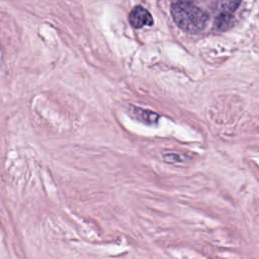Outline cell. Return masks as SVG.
I'll return each mask as SVG.
<instances>
[{"mask_svg": "<svg viewBox=\"0 0 259 259\" xmlns=\"http://www.w3.org/2000/svg\"><path fill=\"white\" fill-rule=\"evenodd\" d=\"M171 14L180 28L191 33L201 31L208 19L203 10L188 2L174 3L171 6Z\"/></svg>", "mask_w": 259, "mask_h": 259, "instance_id": "cell-1", "label": "cell"}, {"mask_svg": "<svg viewBox=\"0 0 259 259\" xmlns=\"http://www.w3.org/2000/svg\"><path fill=\"white\" fill-rule=\"evenodd\" d=\"M128 20L135 28H141L153 24L152 15L142 6H136L132 9L128 15Z\"/></svg>", "mask_w": 259, "mask_h": 259, "instance_id": "cell-2", "label": "cell"}, {"mask_svg": "<svg viewBox=\"0 0 259 259\" xmlns=\"http://www.w3.org/2000/svg\"><path fill=\"white\" fill-rule=\"evenodd\" d=\"M241 0H217L219 15L232 16V13L239 7Z\"/></svg>", "mask_w": 259, "mask_h": 259, "instance_id": "cell-3", "label": "cell"}, {"mask_svg": "<svg viewBox=\"0 0 259 259\" xmlns=\"http://www.w3.org/2000/svg\"><path fill=\"white\" fill-rule=\"evenodd\" d=\"M180 1H182V2H187V1H192V0H180Z\"/></svg>", "mask_w": 259, "mask_h": 259, "instance_id": "cell-4", "label": "cell"}]
</instances>
